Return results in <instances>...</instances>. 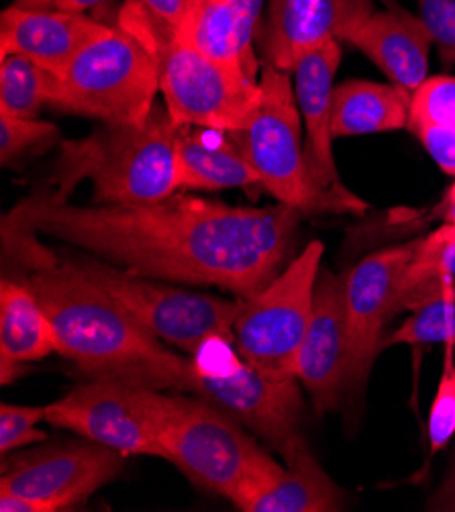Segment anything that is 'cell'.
<instances>
[{"label":"cell","instance_id":"cell-2","mask_svg":"<svg viewBox=\"0 0 455 512\" xmlns=\"http://www.w3.org/2000/svg\"><path fill=\"white\" fill-rule=\"evenodd\" d=\"M21 280L52 323L56 351L90 378H117L164 392L192 394V357H184L131 317L66 258Z\"/></svg>","mask_w":455,"mask_h":512},{"label":"cell","instance_id":"cell-30","mask_svg":"<svg viewBox=\"0 0 455 512\" xmlns=\"http://www.w3.org/2000/svg\"><path fill=\"white\" fill-rule=\"evenodd\" d=\"M43 421H47V404H0V453H3V457L21 447L47 441V433L39 429V423Z\"/></svg>","mask_w":455,"mask_h":512},{"label":"cell","instance_id":"cell-25","mask_svg":"<svg viewBox=\"0 0 455 512\" xmlns=\"http://www.w3.org/2000/svg\"><path fill=\"white\" fill-rule=\"evenodd\" d=\"M445 284H455V225L449 223L417 241L413 262L402 280L398 311L407 298Z\"/></svg>","mask_w":455,"mask_h":512},{"label":"cell","instance_id":"cell-18","mask_svg":"<svg viewBox=\"0 0 455 512\" xmlns=\"http://www.w3.org/2000/svg\"><path fill=\"white\" fill-rule=\"evenodd\" d=\"M341 41L360 49L392 84L411 94L427 80L433 37L421 17L396 5L353 23Z\"/></svg>","mask_w":455,"mask_h":512},{"label":"cell","instance_id":"cell-9","mask_svg":"<svg viewBox=\"0 0 455 512\" xmlns=\"http://www.w3.org/2000/svg\"><path fill=\"white\" fill-rule=\"evenodd\" d=\"M100 290L135 317L162 341L186 353H196L215 337L233 339L239 298L229 300L202 292L182 290L162 280L145 278L98 258H66Z\"/></svg>","mask_w":455,"mask_h":512},{"label":"cell","instance_id":"cell-36","mask_svg":"<svg viewBox=\"0 0 455 512\" xmlns=\"http://www.w3.org/2000/svg\"><path fill=\"white\" fill-rule=\"evenodd\" d=\"M0 510L3 512H56L52 504L31 496L15 494V492H0Z\"/></svg>","mask_w":455,"mask_h":512},{"label":"cell","instance_id":"cell-24","mask_svg":"<svg viewBox=\"0 0 455 512\" xmlns=\"http://www.w3.org/2000/svg\"><path fill=\"white\" fill-rule=\"evenodd\" d=\"M56 78L25 56H0V113L37 119L52 100Z\"/></svg>","mask_w":455,"mask_h":512},{"label":"cell","instance_id":"cell-8","mask_svg":"<svg viewBox=\"0 0 455 512\" xmlns=\"http://www.w3.org/2000/svg\"><path fill=\"white\" fill-rule=\"evenodd\" d=\"M325 245L311 241L262 290L239 298L233 339L239 355L274 378H296L298 349L305 341Z\"/></svg>","mask_w":455,"mask_h":512},{"label":"cell","instance_id":"cell-34","mask_svg":"<svg viewBox=\"0 0 455 512\" xmlns=\"http://www.w3.org/2000/svg\"><path fill=\"white\" fill-rule=\"evenodd\" d=\"M141 3L149 13H154L172 27H178L188 13L190 0H141Z\"/></svg>","mask_w":455,"mask_h":512},{"label":"cell","instance_id":"cell-11","mask_svg":"<svg viewBox=\"0 0 455 512\" xmlns=\"http://www.w3.org/2000/svg\"><path fill=\"white\" fill-rule=\"evenodd\" d=\"M225 339L209 364L192 355V394L215 404L239 425L258 433L278 453L300 435L302 396L298 378H274L235 355Z\"/></svg>","mask_w":455,"mask_h":512},{"label":"cell","instance_id":"cell-29","mask_svg":"<svg viewBox=\"0 0 455 512\" xmlns=\"http://www.w3.org/2000/svg\"><path fill=\"white\" fill-rule=\"evenodd\" d=\"M455 435V345H445L443 372L429 413V443L437 453Z\"/></svg>","mask_w":455,"mask_h":512},{"label":"cell","instance_id":"cell-41","mask_svg":"<svg viewBox=\"0 0 455 512\" xmlns=\"http://www.w3.org/2000/svg\"><path fill=\"white\" fill-rule=\"evenodd\" d=\"M455 202V182L449 186V190L445 192V198H443V204H451Z\"/></svg>","mask_w":455,"mask_h":512},{"label":"cell","instance_id":"cell-21","mask_svg":"<svg viewBox=\"0 0 455 512\" xmlns=\"http://www.w3.org/2000/svg\"><path fill=\"white\" fill-rule=\"evenodd\" d=\"M176 164L180 188L227 190L262 186L225 131L184 125L176 135Z\"/></svg>","mask_w":455,"mask_h":512},{"label":"cell","instance_id":"cell-32","mask_svg":"<svg viewBox=\"0 0 455 512\" xmlns=\"http://www.w3.org/2000/svg\"><path fill=\"white\" fill-rule=\"evenodd\" d=\"M411 133L421 141L433 162L455 178V127H415Z\"/></svg>","mask_w":455,"mask_h":512},{"label":"cell","instance_id":"cell-16","mask_svg":"<svg viewBox=\"0 0 455 512\" xmlns=\"http://www.w3.org/2000/svg\"><path fill=\"white\" fill-rule=\"evenodd\" d=\"M341 41H329L311 51L294 68V92L298 111L307 131V158L311 174L319 188L353 204L360 213L368 204L349 192L337 172L333 160V133H331V109H333V80L341 64Z\"/></svg>","mask_w":455,"mask_h":512},{"label":"cell","instance_id":"cell-40","mask_svg":"<svg viewBox=\"0 0 455 512\" xmlns=\"http://www.w3.org/2000/svg\"><path fill=\"white\" fill-rule=\"evenodd\" d=\"M441 209H443V223L455 225V202L441 204Z\"/></svg>","mask_w":455,"mask_h":512},{"label":"cell","instance_id":"cell-19","mask_svg":"<svg viewBox=\"0 0 455 512\" xmlns=\"http://www.w3.org/2000/svg\"><path fill=\"white\" fill-rule=\"evenodd\" d=\"M286 466L264 486L251 492L241 512H337L345 494L323 470L305 437L296 435L280 453Z\"/></svg>","mask_w":455,"mask_h":512},{"label":"cell","instance_id":"cell-3","mask_svg":"<svg viewBox=\"0 0 455 512\" xmlns=\"http://www.w3.org/2000/svg\"><path fill=\"white\" fill-rule=\"evenodd\" d=\"M113 25L131 33L156 60L160 92L176 125L217 131L243 129L262 102V84L241 68L221 64L178 39L172 25L127 0Z\"/></svg>","mask_w":455,"mask_h":512},{"label":"cell","instance_id":"cell-1","mask_svg":"<svg viewBox=\"0 0 455 512\" xmlns=\"http://www.w3.org/2000/svg\"><path fill=\"white\" fill-rule=\"evenodd\" d=\"M300 217L280 202L264 209L231 207L178 192L147 204L94 207L43 192L23 198L3 223L145 278L215 286L247 298L282 272Z\"/></svg>","mask_w":455,"mask_h":512},{"label":"cell","instance_id":"cell-10","mask_svg":"<svg viewBox=\"0 0 455 512\" xmlns=\"http://www.w3.org/2000/svg\"><path fill=\"white\" fill-rule=\"evenodd\" d=\"M162 411L164 390L98 376L47 404L45 423L74 431L82 439L111 447L125 457L164 459L160 447Z\"/></svg>","mask_w":455,"mask_h":512},{"label":"cell","instance_id":"cell-20","mask_svg":"<svg viewBox=\"0 0 455 512\" xmlns=\"http://www.w3.org/2000/svg\"><path fill=\"white\" fill-rule=\"evenodd\" d=\"M56 351L52 323L21 278L0 282V382H15L25 366Z\"/></svg>","mask_w":455,"mask_h":512},{"label":"cell","instance_id":"cell-28","mask_svg":"<svg viewBox=\"0 0 455 512\" xmlns=\"http://www.w3.org/2000/svg\"><path fill=\"white\" fill-rule=\"evenodd\" d=\"M60 139L54 123L21 119L0 113V164L9 166L35 149H45Z\"/></svg>","mask_w":455,"mask_h":512},{"label":"cell","instance_id":"cell-5","mask_svg":"<svg viewBox=\"0 0 455 512\" xmlns=\"http://www.w3.org/2000/svg\"><path fill=\"white\" fill-rule=\"evenodd\" d=\"M160 447L192 484L235 508L282 470L231 415L184 392L164 394Z\"/></svg>","mask_w":455,"mask_h":512},{"label":"cell","instance_id":"cell-12","mask_svg":"<svg viewBox=\"0 0 455 512\" xmlns=\"http://www.w3.org/2000/svg\"><path fill=\"white\" fill-rule=\"evenodd\" d=\"M417 243L380 249L345 274L347 327V390L353 398L364 392L376 355L382 349V331L398 313V296Z\"/></svg>","mask_w":455,"mask_h":512},{"label":"cell","instance_id":"cell-22","mask_svg":"<svg viewBox=\"0 0 455 512\" xmlns=\"http://www.w3.org/2000/svg\"><path fill=\"white\" fill-rule=\"evenodd\" d=\"M411 92L396 84L347 80L333 90L331 133L356 137L409 127Z\"/></svg>","mask_w":455,"mask_h":512},{"label":"cell","instance_id":"cell-23","mask_svg":"<svg viewBox=\"0 0 455 512\" xmlns=\"http://www.w3.org/2000/svg\"><path fill=\"white\" fill-rule=\"evenodd\" d=\"M174 31L200 54L258 78V68L247 62L239 43L233 0H190L184 21Z\"/></svg>","mask_w":455,"mask_h":512},{"label":"cell","instance_id":"cell-31","mask_svg":"<svg viewBox=\"0 0 455 512\" xmlns=\"http://www.w3.org/2000/svg\"><path fill=\"white\" fill-rule=\"evenodd\" d=\"M417 5L441 60L455 64V0H417Z\"/></svg>","mask_w":455,"mask_h":512},{"label":"cell","instance_id":"cell-35","mask_svg":"<svg viewBox=\"0 0 455 512\" xmlns=\"http://www.w3.org/2000/svg\"><path fill=\"white\" fill-rule=\"evenodd\" d=\"M427 510L455 512V462L451 464L443 482L435 488V492L427 500Z\"/></svg>","mask_w":455,"mask_h":512},{"label":"cell","instance_id":"cell-14","mask_svg":"<svg viewBox=\"0 0 455 512\" xmlns=\"http://www.w3.org/2000/svg\"><path fill=\"white\" fill-rule=\"evenodd\" d=\"M294 374L311 394L319 415L333 411L347 390L345 276L321 272L315 288L313 317L302 341Z\"/></svg>","mask_w":455,"mask_h":512},{"label":"cell","instance_id":"cell-39","mask_svg":"<svg viewBox=\"0 0 455 512\" xmlns=\"http://www.w3.org/2000/svg\"><path fill=\"white\" fill-rule=\"evenodd\" d=\"M58 0H15V7L19 9H54Z\"/></svg>","mask_w":455,"mask_h":512},{"label":"cell","instance_id":"cell-7","mask_svg":"<svg viewBox=\"0 0 455 512\" xmlns=\"http://www.w3.org/2000/svg\"><path fill=\"white\" fill-rule=\"evenodd\" d=\"M262 102L243 129L225 131L249 166L280 204L309 213H360L353 204L317 186L305 143L300 111L288 72L268 66L260 78Z\"/></svg>","mask_w":455,"mask_h":512},{"label":"cell","instance_id":"cell-27","mask_svg":"<svg viewBox=\"0 0 455 512\" xmlns=\"http://www.w3.org/2000/svg\"><path fill=\"white\" fill-rule=\"evenodd\" d=\"M455 127V78H427L411 94L409 131L415 127Z\"/></svg>","mask_w":455,"mask_h":512},{"label":"cell","instance_id":"cell-26","mask_svg":"<svg viewBox=\"0 0 455 512\" xmlns=\"http://www.w3.org/2000/svg\"><path fill=\"white\" fill-rule=\"evenodd\" d=\"M411 313L407 321L382 339V349L394 345H455L453 300H435Z\"/></svg>","mask_w":455,"mask_h":512},{"label":"cell","instance_id":"cell-33","mask_svg":"<svg viewBox=\"0 0 455 512\" xmlns=\"http://www.w3.org/2000/svg\"><path fill=\"white\" fill-rule=\"evenodd\" d=\"M264 0H233L235 21H237V35L243 54L251 66L258 68V60L254 54V39L258 35V23L262 13Z\"/></svg>","mask_w":455,"mask_h":512},{"label":"cell","instance_id":"cell-4","mask_svg":"<svg viewBox=\"0 0 455 512\" xmlns=\"http://www.w3.org/2000/svg\"><path fill=\"white\" fill-rule=\"evenodd\" d=\"M178 129L166 105H156L143 125H103L86 139L64 141L56 194L68 198L90 178L96 204H147L172 196L180 188Z\"/></svg>","mask_w":455,"mask_h":512},{"label":"cell","instance_id":"cell-37","mask_svg":"<svg viewBox=\"0 0 455 512\" xmlns=\"http://www.w3.org/2000/svg\"><path fill=\"white\" fill-rule=\"evenodd\" d=\"M435 300H453L455 302V284L437 286V288H431V290L421 292L417 296H411V298H407V300L402 302L400 311H415V309H419V306L435 302Z\"/></svg>","mask_w":455,"mask_h":512},{"label":"cell","instance_id":"cell-15","mask_svg":"<svg viewBox=\"0 0 455 512\" xmlns=\"http://www.w3.org/2000/svg\"><path fill=\"white\" fill-rule=\"evenodd\" d=\"M374 13L372 0H270L260 35L272 68L294 72L296 64L345 29Z\"/></svg>","mask_w":455,"mask_h":512},{"label":"cell","instance_id":"cell-17","mask_svg":"<svg viewBox=\"0 0 455 512\" xmlns=\"http://www.w3.org/2000/svg\"><path fill=\"white\" fill-rule=\"evenodd\" d=\"M105 27L107 23L84 13L11 5L0 17V56H25L60 78L78 51Z\"/></svg>","mask_w":455,"mask_h":512},{"label":"cell","instance_id":"cell-13","mask_svg":"<svg viewBox=\"0 0 455 512\" xmlns=\"http://www.w3.org/2000/svg\"><path fill=\"white\" fill-rule=\"evenodd\" d=\"M125 455L96 441L43 445L3 462L0 492H15L70 510L111 484L125 466Z\"/></svg>","mask_w":455,"mask_h":512},{"label":"cell","instance_id":"cell-6","mask_svg":"<svg viewBox=\"0 0 455 512\" xmlns=\"http://www.w3.org/2000/svg\"><path fill=\"white\" fill-rule=\"evenodd\" d=\"M158 92L156 60L131 33L107 23L56 78L49 107L103 125H143Z\"/></svg>","mask_w":455,"mask_h":512},{"label":"cell","instance_id":"cell-38","mask_svg":"<svg viewBox=\"0 0 455 512\" xmlns=\"http://www.w3.org/2000/svg\"><path fill=\"white\" fill-rule=\"evenodd\" d=\"M105 3L107 0H58L54 9L70 11V13H84L86 9H94V7H100Z\"/></svg>","mask_w":455,"mask_h":512}]
</instances>
